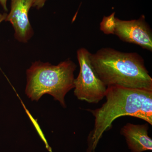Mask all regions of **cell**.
<instances>
[{
    "mask_svg": "<svg viewBox=\"0 0 152 152\" xmlns=\"http://www.w3.org/2000/svg\"><path fill=\"white\" fill-rule=\"evenodd\" d=\"M47 0H35L33 7L38 10L42 8L45 5Z\"/></svg>",
    "mask_w": 152,
    "mask_h": 152,
    "instance_id": "8",
    "label": "cell"
},
{
    "mask_svg": "<svg viewBox=\"0 0 152 152\" xmlns=\"http://www.w3.org/2000/svg\"><path fill=\"white\" fill-rule=\"evenodd\" d=\"M7 16V14L6 13H4V14H0V23L3 21L5 20Z\"/></svg>",
    "mask_w": 152,
    "mask_h": 152,
    "instance_id": "10",
    "label": "cell"
},
{
    "mask_svg": "<svg viewBox=\"0 0 152 152\" xmlns=\"http://www.w3.org/2000/svg\"><path fill=\"white\" fill-rule=\"evenodd\" d=\"M100 29L105 34L115 35L124 42L152 51V30L144 15L138 19L124 20L115 17L113 12L103 17Z\"/></svg>",
    "mask_w": 152,
    "mask_h": 152,
    "instance_id": "4",
    "label": "cell"
},
{
    "mask_svg": "<svg viewBox=\"0 0 152 152\" xmlns=\"http://www.w3.org/2000/svg\"><path fill=\"white\" fill-rule=\"evenodd\" d=\"M90 60L107 87L118 86L152 91V78L144 59L135 53H124L110 48L91 53Z\"/></svg>",
    "mask_w": 152,
    "mask_h": 152,
    "instance_id": "2",
    "label": "cell"
},
{
    "mask_svg": "<svg viewBox=\"0 0 152 152\" xmlns=\"http://www.w3.org/2000/svg\"><path fill=\"white\" fill-rule=\"evenodd\" d=\"M7 0H0V4L2 7L3 9L5 11H8V8L7 7Z\"/></svg>",
    "mask_w": 152,
    "mask_h": 152,
    "instance_id": "9",
    "label": "cell"
},
{
    "mask_svg": "<svg viewBox=\"0 0 152 152\" xmlns=\"http://www.w3.org/2000/svg\"><path fill=\"white\" fill-rule=\"evenodd\" d=\"M148 123L142 125L128 123L121 129L129 148L132 152H142L152 151V140L149 137Z\"/></svg>",
    "mask_w": 152,
    "mask_h": 152,
    "instance_id": "7",
    "label": "cell"
},
{
    "mask_svg": "<svg viewBox=\"0 0 152 152\" xmlns=\"http://www.w3.org/2000/svg\"><path fill=\"white\" fill-rule=\"evenodd\" d=\"M105 97L106 102L100 108L87 110L95 117L94 127L88 136V152H95L104 133L120 117H135L152 125V91L110 86Z\"/></svg>",
    "mask_w": 152,
    "mask_h": 152,
    "instance_id": "1",
    "label": "cell"
},
{
    "mask_svg": "<svg viewBox=\"0 0 152 152\" xmlns=\"http://www.w3.org/2000/svg\"><path fill=\"white\" fill-rule=\"evenodd\" d=\"M77 67L69 59L57 65L35 62L27 70L25 94L31 100L36 102L44 95H51L66 108L65 97L74 88V72Z\"/></svg>",
    "mask_w": 152,
    "mask_h": 152,
    "instance_id": "3",
    "label": "cell"
},
{
    "mask_svg": "<svg viewBox=\"0 0 152 152\" xmlns=\"http://www.w3.org/2000/svg\"><path fill=\"white\" fill-rule=\"evenodd\" d=\"M90 54L85 48L77 51L80 70L74 80V94L80 100L96 104L105 97L107 87L93 67Z\"/></svg>",
    "mask_w": 152,
    "mask_h": 152,
    "instance_id": "5",
    "label": "cell"
},
{
    "mask_svg": "<svg viewBox=\"0 0 152 152\" xmlns=\"http://www.w3.org/2000/svg\"><path fill=\"white\" fill-rule=\"evenodd\" d=\"M35 0H11L10 12L5 21L12 25L15 37L19 42L27 43L34 31L30 24L28 13Z\"/></svg>",
    "mask_w": 152,
    "mask_h": 152,
    "instance_id": "6",
    "label": "cell"
}]
</instances>
